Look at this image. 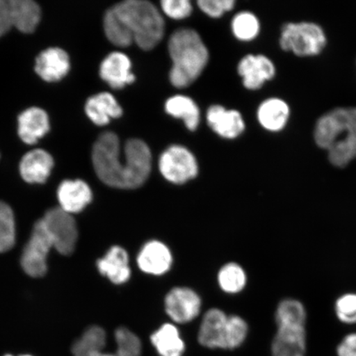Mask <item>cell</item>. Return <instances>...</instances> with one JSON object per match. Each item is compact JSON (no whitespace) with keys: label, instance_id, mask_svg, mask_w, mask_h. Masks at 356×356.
Returning <instances> with one entry per match:
<instances>
[{"label":"cell","instance_id":"1","mask_svg":"<svg viewBox=\"0 0 356 356\" xmlns=\"http://www.w3.org/2000/svg\"><path fill=\"white\" fill-rule=\"evenodd\" d=\"M92 160L99 179L119 189L140 188L152 166V154L145 141L129 140L122 151L119 137L111 131L101 134L93 145Z\"/></svg>","mask_w":356,"mask_h":356},{"label":"cell","instance_id":"2","mask_svg":"<svg viewBox=\"0 0 356 356\" xmlns=\"http://www.w3.org/2000/svg\"><path fill=\"white\" fill-rule=\"evenodd\" d=\"M104 26L109 41L119 47L135 43L152 50L162 41L165 22L158 8L146 0H127L106 11Z\"/></svg>","mask_w":356,"mask_h":356},{"label":"cell","instance_id":"3","mask_svg":"<svg viewBox=\"0 0 356 356\" xmlns=\"http://www.w3.org/2000/svg\"><path fill=\"white\" fill-rule=\"evenodd\" d=\"M77 240L78 229L72 216L60 207L51 209L34 225L22 252V269L30 277H43L47 270V260L51 249L70 255L74 251Z\"/></svg>","mask_w":356,"mask_h":356},{"label":"cell","instance_id":"4","mask_svg":"<svg viewBox=\"0 0 356 356\" xmlns=\"http://www.w3.org/2000/svg\"><path fill=\"white\" fill-rule=\"evenodd\" d=\"M314 139L327 151L334 167L348 166L356 159V106H339L322 115L315 124Z\"/></svg>","mask_w":356,"mask_h":356},{"label":"cell","instance_id":"5","mask_svg":"<svg viewBox=\"0 0 356 356\" xmlns=\"http://www.w3.org/2000/svg\"><path fill=\"white\" fill-rule=\"evenodd\" d=\"M168 53L172 65L169 79L177 88L191 86L202 74L209 61V51L197 32L180 29L168 41Z\"/></svg>","mask_w":356,"mask_h":356},{"label":"cell","instance_id":"6","mask_svg":"<svg viewBox=\"0 0 356 356\" xmlns=\"http://www.w3.org/2000/svg\"><path fill=\"white\" fill-rule=\"evenodd\" d=\"M248 332V324L242 318L211 309L204 316L198 340L207 348L234 349L243 343Z\"/></svg>","mask_w":356,"mask_h":356},{"label":"cell","instance_id":"7","mask_svg":"<svg viewBox=\"0 0 356 356\" xmlns=\"http://www.w3.org/2000/svg\"><path fill=\"white\" fill-rule=\"evenodd\" d=\"M327 42L325 31L314 22H289L282 26L279 44L284 51L301 57L320 54Z\"/></svg>","mask_w":356,"mask_h":356},{"label":"cell","instance_id":"8","mask_svg":"<svg viewBox=\"0 0 356 356\" xmlns=\"http://www.w3.org/2000/svg\"><path fill=\"white\" fill-rule=\"evenodd\" d=\"M160 172L166 180L175 184H182L193 179L198 175V163L194 154L186 147L169 146L160 155Z\"/></svg>","mask_w":356,"mask_h":356},{"label":"cell","instance_id":"9","mask_svg":"<svg viewBox=\"0 0 356 356\" xmlns=\"http://www.w3.org/2000/svg\"><path fill=\"white\" fill-rule=\"evenodd\" d=\"M238 72L243 86L249 90H257L273 79L277 74L273 61L264 55H247L239 61Z\"/></svg>","mask_w":356,"mask_h":356},{"label":"cell","instance_id":"10","mask_svg":"<svg viewBox=\"0 0 356 356\" xmlns=\"http://www.w3.org/2000/svg\"><path fill=\"white\" fill-rule=\"evenodd\" d=\"M200 302L197 293L188 288L172 289L165 299V308L169 317L178 323H186L197 318Z\"/></svg>","mask_w":356,"mask_h":356},{"label":"cell","instance_id":"11","mask_svg":"<svg viewBox=\"0 0 356 356\" xmlns=\"http://www.w3.org/2000/svg\"><path fill=\"white\" fill-rule=\"evenodd\" d=\"M131 60L123 52L114 51L102 60L99 74L104 81L113 89H121L135 82L131 72Z\"/></svg>","mask_w":356,"mask_h":356},{"label":"cell","instance_id":"12","mask_svg":"<svg viewBox=\"0 0 356 356\" xmlns=\"http://www.w3.org/2000/svg\"><path fill=\"white\" fill-rule=\"evenodd\" d=\"M207 121L213 132L229 140L241 135L246 127L238 111L227 110L220 105H213L208 109Z\"/></svg>","mask_w":356,"mask_h":356},{"label":"cell","instance_id":"13","mask_svg":"<svg viewBox=\"0 0 356 356\" xmlns=\"http://www.w3.org/2000/svg\"><path fill=\"white\" fill-rule=\"evenodd\" d=\"M306 349L305 326H277L271 344L273 356H305Z\"/></svg>","mask_w":356,"mask_h":356},{"label":"cell","instance_id":"14","mask_svg":"<svg viewBox=\"0 0 356 356\" xmlns=\"http://www.w3.org/2000/svg\"><path fill=\"white\" fill-rule=\"evenodd\" d=\"M70 69V57L62 49L49 48L35 60V72L44 81L57 82L66 76Z\"/></svg>","mask_w":356,"mask_h":356},{"label":"cell","instance_id":"15","mask_svg":"<svg viewBox=\"0 0 356 356\" xmlns=\"http://www.w3.org/2000/svg\"><path fill=\"white\" fill-rule=\"evenodd\" d=\"M60 208L72 215L81 212L92 200V191L86 182L81 180H67L58 189Z\"/></svg>","mask_w":356,"mask_h":356},{"label":"cell","instance_id":"16","mask_svg":"<svg viewBox=\"0 0 356 356\" xmlns=\"http://www.w3.org/2000/svg\"><path fill=\"white\" fill-rule=\"evenodd\" d=\"M54 159L43 149H34L24 156L20 163V173L29 184H44L50 176Z\"/></svg>","mask_w":356,"mask_h":356},{"label":"cell","instance_id":"17","mask_svg":"<svg viewBox=\"0 0 356 356\" xmlns=\"http://www.w3.org/2000/svg\"><path fill=\"white\" fill-rule=\"evenodd\" d=\"M257 120L265 130L271 132L282 131L291 117V108L279 97H270L261 102L257 109Z\"/></svg>","mask_w":356,"mask_h":356},{"label":"cell","instance_id":"18","mask_svg":"<svg viewBox=\"0 0 356 356\" xmlns=\"http://www.w3.org/2000/svg\"><path fill=\"white\" fill-rule=\"evenodd\" d=\"M86 114L97 126L108 124L111 119L122 117L123 110L117 99L109 92H100L89 97L86 105Z\"/></svg>","mask_w":356,"mask_h":356},{"label":"cell","instance_id":"19","mask_svg":"<svg viewBox=\"0 0 356 356\" xmlns=\"http://www.w3.org/2000/svg\"><path fill=\"white\" fill-rule=\"evenodd\" d=\"M19 135L25 144L34 145L50 130L46 111L31 108L22 113L17 119Z\"/></svg>","mask_w":356,"mask_h":356},{"label":"cell","instance_id":"20","mask_svg":"<svg viewBox=\"0 0 356 356\" xmlns=\"http://www.w3.org/2000/svg\"><path fill=\"white\" fill-rule=\"evenodd\" d=\"M138 265L145 273L162 275L170 268L172 255L162 243L152 241L146 243L138 256Z\"/></svg>","mask_w":356,"mask_h":356},{"label":"cell","instance_id":"21","mask_svg":"<svg viewBox=\"0 0 356 356\" xmlns=\"http://www.w3.org/2000/svg\"><path fill=\"white\" fill-rule=\"evenodd\" d=\"M97 266L100 273L115 284L127 282L131 277L129 257L121 247L111 248L106 256L97 261Z\"/></svg>","mask_w":356,"mask_h":356},{"label":"cell","instance_id":"22","mask_svg":"<svg viewBox=\"0 0 356 356\" xmlns=\"http://www.w3.org/2000/svg\"><path fill=\"white\" fill-rule=\"evenodd\" d=\"M13 25L20 32L32 33L41 20V8L32 0H10Z\"/></svg>","mask_w":356,"mask_h":356},{"label":"cell","instance_id":"23","mask_svg":"<svg viewBox=\"0 0 356 356\" xmlns=\"http://www.w3.org/2000/svg\"><path fill=\"white\" fill-rule=\"evenodd\" d=\"M165 111L171 117L181 119L191 131L197 130L200 120L199 106L193 99L184 95H175L165 102Z\"/></svg>","mask_w":356,"mask_h":356},{"label":"cell","instance_id":"24","mask_svg":"<svg viewBox=\"0 0 356 356\" xmlns=\"http://www.w3.org/2000/svg\"><path fill=\"white\" fill-rule=\"evenodd\" d=\"M106 340L104 329L97 326L90 327L74 342L72 353L74 356H118L115 353H104Z\"/></svg>","mask_w":356,"mask_h":356},{"label":"cell","instance_id":"25","mask_svg":"<svg viewBox=\"0 0 356 356\" xmlns=\"http://www.w3.org/2000/svg\"><path fill=\"white\" fill-rule=\"evenodd\" d=\"M151 341L161 356H181L185 350L179 332L172 324H164L151 336Z\"/></svg>","mask_w":356,"mask_h":356},{"label":"cell","instance_id":"26","mask_svg":"<svg viewBox=\"0 0 356 356\" xmlns=\"http://www.w3.org/2000/svg\"><path fill=\"white\" fill-rule=\"evenodd\" d=\"M275 319L277 326H305L307 309L299 300L286 298L279 302L275 309Z\"/></svg>","mask_w":356,"mask_h":356},{"label":"cell","instance_id":"27","mask_svg":"<svg viewBox=\"0 0 356 356\" xmlns=\"http://www.w3.org/2000/svg\"><path fill=\"white\" fill-rule=\"evenodd\" d=\"M233 33L240 41L250 42L260 33L261 25L258 17L251 12L243 11L236 15L233 19Z\"/></svg>","mask_w":356,"mask_h":356},{"label":"cell","instance_id":"28","mask_svg":"<svg viewBox=\"0 0 356 356\" xmlns=\"http://www.w3.org/2000/svg\"><path fill=\"white\" fill-rule=\"evenodd\" d=\"M15 238V215L8 204L0 202V253L10 250Z\"/></svg>","mask_w":356,"mask_h":356},{"label":"cell","instance_id":"29","mask_svg":"<svg viewBox=\"0 0 356 356\" xmlns=\"http://www.w3.org/2000/svg\"><path fill=\"white\" fill-rule=\"evenodd\" d=\"M219 282L222 291L238 293L243 291L247 283V275L241 266L235 264L225 266L220 271Z\"/></svg>","mask_w":356,"mask_h":356},{"label":"cell","instance_id":"30","mask_svg":"<svg viewBox=\"0 0 356 356\" xmlns=\"http://www.w3.org/2000/svg\"><path fill=\"white\" fill-rule=\"evenodd\" d=\"M118 356H140L142 346L140 338L126 327H120L115 333Z\"/></svg>","mask_w":356,"mask_h":356},{"label":"cell","instance_id":"31","mask_svg":"<svg viewBox=\"0 0 356 356\" xmlns=\"http://www.w3.org/2000/svg\"><path fill=\"white\" fill-rule=\"evenodd\" d=\"M334 311L341 323L356 324V293H346L338 297Z\"/></svg>","mask_w":356,"mask_h":356},{"label":"cell","instance_id":"32","mask_svg":"<svg viewBox=\"0 0 356 356\" xmlns=\"http://www.w3.org/2000/svg\"><path fill=\"white\" fill-rule=\"evenodd\" d=\"M160 3L164 15L175 20L186 19L193 10L189 0H163Z\"/></svg>","mask_w":356,"mask_h":356},{"label":"cell","instance_id":"33","mask_svg":"<svg viewBox=\"0 0 356 356\" xmlns=\"http://www.w3.org/2000/svg\"><path fill=\"white\" fill-rule=\"evenodd\" d=\"M198 6L204 13L213 19L220 17L226 12L232 10L234 0H199Z\"/></svg>","mask_w":356,"mask_h":356},{"label":"cell","instance_id":"34","mask_svg":"<svg viewBox=\"0 0 356 356\" xmlns=\"http://www.w3.org/2000/svg\"><path fill=\"white\" fill-rule=\"evenodd\" d=\"M13 26L10 0H0V38Z\"/></svg>","mask_w":356,"mask_h":356},{"label":"cell","instance_id":"35","mask_svg":"<svg viewBox=\"0 0 356 356\" xmlns=\"http://www.w3.org/2000/svg\"><path fill=\"white\" fill-rule=\"evenodd\" d=\"M337 353V356H356V332L348 334L341 340Z\"/></svg>","mask_w":356,"mask_h":356},{"label":"cell","instance_id":"36","mask_svg":"<svg viewBox=\"0 0 356 356\" xmlns=\"http://www.w3.org/2000/svg\"><path fill=\"white\" fill-rule=\"evenodd\" d=\"M4 356H13V355H4Z\"/></svg>","mask_w":356,"mask_h":356},{"label":"cell","instance_id":"37","mask_svg":"<svg viewBox=\"0 0 356 356\" xmlns=\"http://www.w3.org/2000/svg\"><path fill=\"white\" fill-rule=\"evenodd\" d=\"M22 356H31V355H22Z\"/></svg>","mask_w":356,"mask_h":356}]
</instances>
